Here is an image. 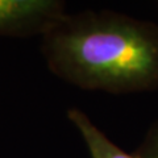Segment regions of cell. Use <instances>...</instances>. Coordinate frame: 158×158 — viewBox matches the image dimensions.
Wrapping results in <instances>:
<instances>
[{"label": "cell", "instance_id": "277c9868", "mask_svg": "<svg viewBox=\"0 0 158 158\" xmlns=\"http://www.w3.org/2000/svg\"><path fill=\"white\" fill-rule=\"evenodd\" d=\"M135 154L138 158H158V123L148 132L144 142Z\"/></svg>", "mask_w": 158, "mask_h": 158}, {"label": "cell", "instance_id": "3957f363", "mask_svg": "<svg viewBox=\"0 0 158 158\" xmlns=\"http://www.w3.org/2000/svg\"><path fill=\"white\" fill-rule=\"evenodd\" d=\"M67 117L82 136L91 158H138L136 154H129L113 144L83 111L70 108Z\"/></svg>", "mask_w": 158, "mask_h": 158}, {"label": "cell", "instance_id": "7a4b0ae2", "mask_svg": "<svg viewBox=\"0 0 158 158\" xmlns=\"http://www.w3.org/2000/svg\"><path fill=\"white\" fill-rule=\"evenodd\" d=\"M63 16V4L59 2L0 0V34H45Z\"/></svg>", "mask_w": 158, "mask_h": 158}, {"label": "cell", "instance_id": "6da1fadb", "mask_svg": "<svg viewBox=\"0 0 158 158\" xmlns=\"http://www.w3.org/2000/svg\"><path fill=\"white\" fill-rule=\"evenodd\" d=\"M50 70L85 90L158 88V27L112 12L63 16L44 34Z\"/></svg>", "mask_w": 158, "mask_h": 158}]
</instances>
